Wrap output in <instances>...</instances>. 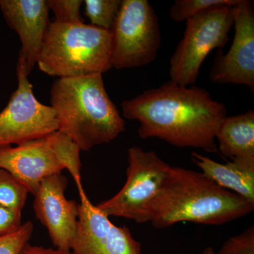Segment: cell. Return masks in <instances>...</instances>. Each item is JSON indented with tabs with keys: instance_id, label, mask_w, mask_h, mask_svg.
<instances>
[{
	"instance_id": "obj_1",
	"label": "cell",
	"mask_w": 254,
	"mask_h": 254,
	"mask_svg": "<svg viewBox=\"0 0 254 254\" xmlns=\"http://www.w3.org/2000/svg\"><path fill=\"white\" fill-rule=\"evenodd\" d=\"M124 118L140 123L142 139L156 138L179 148L218 152L215 133L227 116L225 105L204 88L172 81L122 103Z\"/></svg>"
},
{
	"instance_id": "obj_2",
	"label": "cell",
	"mask_w": 254,
	"mask_h": 254,
	"mask_svg": "<svg viewBox=\"0 0 254 254\" xmlns=\"http://www.w3.org/2000/svg\"><path fill=\"white\" fill-rule=\"evenodd\" d=\"M254 202L222 188L200 172L170 166L150 208L156 229L182 222L224 225L252 213Z\"/></svg>"
},
{
	"instance_id": "obj_3",
	"label": "cell",
	"mask_w": 254,
	"mask_h": 254,
	"mask_svg": "<svg viewBox=\"0 0 254 254\" xmlns=\"http://www.w3.org/2000/svg\"><path fill=\"white\" fill-rule=\"evenodd\" d=\"M58 131L87 151L118 138L125 122L105 89L102 73L58 78L51 88Z\"/></svg>"
},
{
	"instance_id": "obj_4",
	"label": "cell",
	"mask_w": 254,
	"mask_h": 254,
	"mask_svg": "<svg viewBox=\"0 0 254 254\" xmlns=\"http://www.w3.org/2000/svg\"><path fill=\"white\" fill-rule=\"evenodd\" d=\"M111 32L91 24L53 21L38 57V67L52 76L73 78L109 71Z\"/></svg>"
},
{
	"instance_id": "obj_5",
	"label": "cell",
	"mask_w": 254,
	"mask_h": 254,
	"mask_svg": "<svg viewBox=\"0 0 254 254\" xmlns=\"http://www.w3.org/2000/svg\"><path fill=\"white\" fill-rule=\"evenodd\" d=\"M233 24L232 6H213L187 21L183 38L170 58V81L184 86L194 85L209 53L226 46Z\"/></svg>"
},
{
	"instance_id": "obj_6",
	"label": "cell",
	"mask_w": 254,
	"mask_h": 254,
	"mask_svg": "<svg viewBox=\"0 0 254 254\" xmlns=\"http://www.w3.org/2000/svg\"><path fill=\"white\" fill-rule=\"evenodd\" d=\"M170 165L153 150L138 146L128 150L127 180L122 190L97 205L108 217H118L143 224L150 220V208Z\"/></svg>"
},
{
	"instance_id": "obj_7",
	"label": "cell",
	"mask_w": 254,
	"mask_h": 254,
	"mask_svg": "<svg viewBox=\"0 0 254 254\" xmlns=\"http://www.w3.org/2000/svg\"><path fill=\"white\" fill-rule=\"evenodd\" d=\"M110 32L112 67H141L156 58L161 33L158 15L147 0H122Z\"/></svg>"
},
{
	"instance_id": "obj_8",
	"label": "cell",
	"mask_w": 254,
	"mask_h": 254,
	"mask_svg": "<svg viewBox=\"0 0 254 254\" xmlns=\"http://www.w3.org/2000/svg\"><path fill=\"white\" fill-rule=\"evenodd\" d=\"M18 87L0 113V146L19 145L58 131L53 107L40 103L21 66L16 68Z\"/></svg>"
},
{
	"instance_id": "obj_9",
	"label": "cell",
	"mask_w": 254,
	"mask_h": 254,
	"mask_svg": "<svg viewBox=\"0 0 254 254\" xmlns=\"http://www.w3.org/2000/svg\"><path fill=\"white\" fill-rule=\"evenodd\" d=\"M79 195L77 228L71 246L73 254H142L141 244L128 227L113 223L86 192Z\"/></svg>"
},
{
	"instance_id": "obj_10",
	"label": "cell",
	"mask_w": 254,
	"mask_h": 254,
	"mask_svg": "<svg viewBox=\"0 0 254 254\" xmlns=\"http://www.w3.org/2000/svg\"><path fill=\"white\" fill-rule=\"evenodd\" d=\"M235 36L230 49L221 50L210 73L216 84L245 85L254 91V9L253 1L240 0L234 6Z\"/></svg>"
},
{
	"instance_id": "obj_11",
	"label": "cell",
	"mask_w": 254,
	"mask_h": 254,
	"mask_svg": "<svg viewBox=\"0 0 254 254\" xmlns=\"http://www.w3.org/2000/svg\"><path fill=\"white\" fill-rule=\"evenodd\" d=\"M67 179L56 174L43 179L34 194L35 214L46 227L55 248L71 251L77 228L79 205L67 200L65 190Z\"/></svg>"
},
{
	"instance_id": "obj_12",
	"label": "cell",
	"mask_w": 254,
	"mask_h": 254,
	"mask_svg": "<svg viewBox=\"0 0 254 254\" xmlns=\"http://www.w3.org/2000/svg\"><path fill=\"white\" fill-rule=\"evenodd\" d=\"M0 169H4L34 195L43 179L66 169L55 148L52 133L16 146H0Z\"/></svg>"
},
{
	"instance_id": "obj_13",
	"label": "cell",
	"mask_w": 254,
	"mask_h": 254,
	"mask_svg": "<svg viewBox=\"0 0 254 254\" xmlns=\"http://www.w3.org/2000/svg\"><path fill=\"white\" fill-rule=\"evenodd\" d=\"M0 9L21 40L17 66L28 76L37 64L51 23L48 3L46 0H0Z\"/></svg>"
},
{
	"instance_id": "obj_14",
	"label": "cell",
	"mask_w": 254,
	"mask_h": 254,
	"mask_svg": "<svg viewBox=\"0 0 254 254\" xmlns=\"http://www.w3.org/2000/svg\"><path fill=\"white\" fill-rule=\"evenodd\" d=\"M191 160L218 186L254 202V158H235L221 164L193 152Z\"/></svg>"
},
{
	"instance_id": "obj_15",
	"label": "cell",
	"mask_w": 254,
	"mask_h": 254,
	"mask_svg": "<svg viewBox=\"0 0 254 254\" xmlns=\"http://www.w3.org/2000/svg\"><path fill=\"white\" fill-rule=\"evenodd\" d=\"M215 141L225 158H254V111L225 117L219 125Z\"/></svg>"
},
{
	"instance_id": "obj_16",
	"label": "cell",
	"mask_w": 254,
	"mask_h": 254,
	"mask_svg": "<svg viewBox=\"0 0 254 254\" xmlns=\"http://www.w3.org/2000/svg\"><path fill=\"white\" fill-rule=\"evenodd\" d=\"M29 192L16 177L0 169V205L21 213Z\"/></svg>"
},
{
	"instance_id": "obj_17",
	"label": "cell",
	"mask_w": 254,
	"mask_h": 254,
	"mask_svg": "<svg viewBox=\"0 0 254 254\" xmlns=\"http://www.w3.org/2000/svg\"><path fill=\"white\" fill-rule=\"evenodd\" d=\"M85 14L95 27L111 31L122 0H85Z\"/></svg>"
},
{
	"instance_id": "obj_18",
	"label": "cell",
	"mask_w": 254,
	"mask_h": 254,
	"mask_svg": "<svg viewBox=\"0 0 254 254\" xmlns=\"http://www.w3.org/2000/svg\"><path fill=\"white\" fill-rule=\"evenodd\" d=\"M240 0H176L170 10V16L176 22H183L216 6H235Z\"/></svg>"
},
{
	"instance_id": "obj_19",
	"label": "cell",
	"mask_w": 254,
	"mask_h": 254,
	"mask_svg": "<svg viewBox=\"0 0 254 254\" xmlns=\"http://www.w3.org/2000/svg\"><path fill=\"white\" fill-rule=\"evenodd\" d=\"M81 0H47L48 7L55 16V21L64 23H84L81 14Z\"/></svg>"
},
{
	"instance_id": "obj_20",
	"label": "cell",
	"mask_w": 254,
	"mask_h": 254,
	"mask_svg": "<svg viewBox=\"0 0 254 254\" xmlns=\"http://www.w3.org/2000/svg\"><path fill=\"white\" fill-rule=\"evenodd\" d=\"M33 231V222L23 223L17 231L6 236L0 237V254H20L29 243Z\"/></svg>"
},
{
	"instance_id": "obj_21",
	"label": "cell",
	"mask_w": 254,
	"mask_h": 254,
	"mask_svg": "<svg viewBox=\"0 0 254 254\" xmlns=\"http://www.w3.org/2000/svg\"><path fill=\"white\" fill-rule=\"evenodd\" d=\"M215 254H254V226L230 237Z\"/></svg>"
},
{
	"instance_id": "obj_22",
	"label": "cell",
	"mask_w": 254,
	"mask_h": 254,
	"mask_svg": "<svg viewBox=\"0 0 254 254\" xmlns=\"http://www.w3.org/2000/svg\"><path fill=\"white\" fill-rule=\"evenodd\" d=\"M22 225L21 213L0 205V237L14 233Z\"/></svg>"
},
{
	"instance_id": "obj_23",
	"label": "cell",
	"mask_w": 254,
	"mask_h": 254,
	"mask_svg": "<svg viewBox=\"0 0 254 254\" xmlns=\"http://www.w3.org/2000/svg\"><path fill=\"white\" fill-rule=\"evenodd\" d=\"M20 254H73L71 251H64L56 248H46L41 246H25Z\"/></svg>"
},
{
	"instance_id": "obj_24",
	"label": "cell",
	"mask_w": 254,
	"mask_h": 254,
	"mask_svg": "<svg viewBox=\"0 0 254 254\" xmlns=\"http://www.w3.org/2000/svg\"><path fill=\"white\" fill-rule=\"evenodd\" d=\"M202 254H215V252L213 247H208L203 250Z\"/></svg>"
},
{
	"instance_id": "obj_25",
	"label": "cell",
	"mask_w": 254,
	"mask_h": 254,
	"mask_svg": "<svg viewBox=\"0 0 254 254\" xmlns=\"http://www.w3.org/2000/svg\"></svg>"
}]
</instances>
